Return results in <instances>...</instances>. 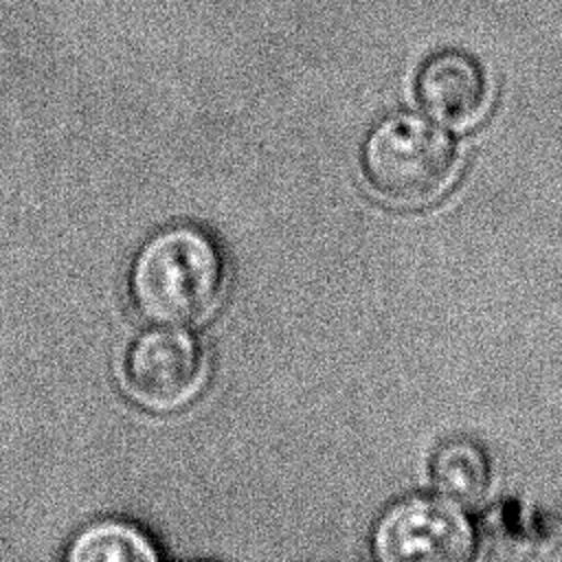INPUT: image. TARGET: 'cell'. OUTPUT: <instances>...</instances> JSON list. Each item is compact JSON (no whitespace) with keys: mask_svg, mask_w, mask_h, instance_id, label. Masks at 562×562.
I'll return each instance as SVG.
<instances>
[{"mask_svg":"<svg viewBox=\"0 0 562 562\" xmlns=\"http://www.w3.org/2000/svg\"><path fill=\"white\" fill-rule=\"evenodd\" d=\"M160 553L154 542L123 520H101L75 536L66 551L70 562H154Z\"/></svg>","mask_w":562,"mask_h":562,"instance_id":"7","label":"cell"},{"mask_svg":"<svg viewBox=\"0 0 562 562\" xmlns=\"http://www.w3.org/2000/svg\"><path fill=\"white\" fill-rule=\"evenodd\" d=\"M430 479L443 498L457 505H476L492 483L487 454L470 439H448L432 454Z\"/></svg>","mask_w":562,"mask_h":562,"instance_id":"6","label":"cell"},{"mask_svg":"<svg viewBox=\"0 0 562 562\" xmlns=\"http://www.w3.org/2000/svg\"><path fill=\"white\" fill-rule=\"evenodd\" d=\"M362 171L371 189L395 206L419 209L437 202L454 182V140L413 112L378 121L362 145Z\"/></svg>","mask_w":562,"mask_h":562,"instance_id":"2","label":"cell"},{"mask_svg":"<svg viewBox=\"0 0 562 562\" xmlns=\"http://www.w3.org/2000/svg\"><path fill=\"white\" fill-rule=\"evenodd\" d=\"M226 285V266L215 239L195 226L154 233L130 268L134 310L156 325H193L215 312Z\"/></svg>","mask_w":562,"mask_h":562,"instance_id":"1","label":"cell"},{"mask_svg":"<svg viewBox=\"0 0 562 562\" xmlns=\"http://www.w3.org/2000/svg\"><path fill=\"white\" fill-rule=\"evenodd\" d=\"M206 356L195 336L176 327L143 331L127 349L123 378L127 391L147 408L173 411L202 386Z\"/></svg>","mask_w":562,"mask_h":562,"instance_id":"4","label":"cell"},{"mask_svg":"<svg viewBox=\"0 0 562 562\" xmlns=\"http://www.w3.org/2000/svg\"><path fill=\"white\" fill-rule=\"evenodd\" d=\"M415 94L426 114L448 127H474L492 105L485 68L465 50L432 53L417 70Z\"/></svg>","mask_w":562,"mask_h":562,"instance_id":"5","label":"cell"},{"mask_svg":"<svg viewBox=\"0 0 562 562\" xmlns=\"http://www.w3.org/2000/svg\"><path fill=\"white\" fill-rule=\"evenodd\" d=\"M373 555L382 562H463L474 551V529L446 498L406 496L375 522Z\"/></svg>","mask_w":562,"mask_h":562,"instance_id":"3","label":"cell"}]
</instances>
